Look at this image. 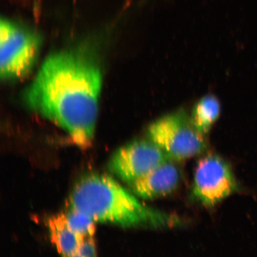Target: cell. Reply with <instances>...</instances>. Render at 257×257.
I'll return each mask as SVG.
<instances>
[{
  "instance_id": "cell-3",
  "label": "cell",
  "mask_w": 257,
  "mask_h": 257,
  "mask_svg": "<svg viewBox=\"0 0 257 257\" xmlns=\"http://www.w3.org/2000/svg\"><path fill=\"white\" fill-rule=\"evenodd\" d=\"M149 140L162 149L170 160H184L203 152L207 144L185 112L165 115L148 128Z\"/></svg>"
},
{
  "instance_id": "cell-8",
  "label": "cell",
  "mask_w": 257,
  "mask_h": 257,
  "mask_svg": "<svg viewBox=\"0 0 257 257\" xmlns=\"http://www.w3.org/2000/svg\"><path fill=\"white\" fill-rule=\"evenodd\" d=\"M48 226L51 242L62 257L78 252L82 238L70 229L65 214H58L50 218Z\"/></svg>"
},
{
  "instance_id": "cell-1",
  "label": "cell",
  "mask_w": 257,
  "mask_h": 257,
  "mask_svg": "<svg viewBox=\"0 0 257 257\" xmlns=\"http://www.w3.org/2000/svg\"><path fill=\"white\" fill-rule=\"evenodd\" d=\"M101 87V72L94 59L82 51H63L45 61L26 100L78 146L86 147L94 137Z\"/></svg>"
},
{
  "instance_id": "cell-12",
  "label": "cell",
  "mask_w": 257,
  "mask_h": 257,
  "mask_svg": "<svg viewBox=\"0 0 257 257\" xmlns=\"http://www.w3.org/2000/svg\"><path fill=\"white\" fill-rule=\"evenodd\" d=\"M63 257H82L81 256H80V255L79 254V253L77 252L75 253H73V254L72 255H70L69 256H63Z\"/></svg>"
},
{
  "instance_id": "cell-5",
  "label": "cell",
  "mask_w": 257,
  "mask_h": 257,
  "mask_svg": "<svg viewBox=\"0 0 257 257\" xmlns=\"http://www.w3.org/2000/svg\"><path fill=\"white\" fill-rule=\"evenodd\" d=\"M237 189L232 169L221 157L210 154L199 160L192 191L195 197L205 206H214Z\"/></svg>"
},
{
  "instance_id": "cell-10",
  "label": "cell",
  "mask_w": 257,
  "mask_h": 257,
  "mask_svg": "<svg viewBox=\"0 0 257 257\" xmlns=\"http://www.w3.org/2000/svg\"><path fill=\"white\" fill-rule=\"evenodd\" d=\"M65 217L70 229L81 238L94 235L95 221L88 215L72 208Z\"/></svg>"
},
{
  "instance_id": "cell-6",
  "label": "cell",
  "mask_w": 257,
  "mask_h": 257,
  "mask_svg": "<svg viewBox=\"0 0 257 257\" xmlns=\"http://www.w3.org/2000/svg\"><path fill=\"white\" fill-rule=\"evenodd\" d=\"M169 160L152 141L136 140L118 149L110 166L115 175L131 184Z\"/></svg>"
},
{
  "instance_id": "cell-7",
  "label": "cell",
  "mask_w": 257,
  "mask_h": 257,
  "mask_svg": "<svg viewBox=\"0 0 257 257\" xmlns=\"http://www.w3.org/2000/svg\"><path fill=\"white\" fill-rule=\"evenodd\" d=\"M172 160L167 161L130 185L135 194L146 200H153L175 191L180 181L179 169Z\"/></svg>"
},
{
  "instance_id": "cell-9",
  "label": "cell",
  "mask_w": 257,
  "mask_h": 257,
  "mask_svg": "<svg viewBox=\"0 0 257 257\" xmlns=\"http://www.w3.org/2000/svg\"><path fill=\"white\" fill-rule=\"evenodd\" d=\"M221 105L216 96H203L195 105L192 111L191 121L198 132L204 136L220 116Z\"/></svg>"
},
{
  "instance_id": "cell-2",
  "label": "cell",
  "mask_w": 257,
  "mask_h": 257,
  "mask_svg": "<svg viewBox=\"0 0 257 257\" xmlns=\"http://www.w3.org/2000/svg\"><path fill=\"white\" fill-rule=\"evenodd\" d=\"M71 207L97 222L123 227L165 226L176 218L141 203L110 177L90 175L80 180L70 197Z\"/></svg>"
},
{
  "instance_id": "cell-4",
  "label": "cell",
  "mask_w": 257,
  "mask_h": 257,
  "mask_svg": "<svg viewBox=\"0 0 257 257\" xmlns=\"http://www.w3.org/2000/svg\"><path fill=\"white\" fill-rule=\"evenodd\" d=\"M37 34L8 21L0 25V74L2 80L14 81L30 74L41 47Z\"/></svg>"
},
{
  "instance_id": "cell-11",
  "label": "cell",
  "mask_w": 257,
  "mask_h": 257,
  "mask_svg": "<svg viewBox=\"0 0 257 257\" xmlns=\"http://www.w3.org/2000/svg\"><path fill=\"white\" fill-rule=\"evenodd\" d=\"M78 252L82 257H96L95 244L92 237L82 239Z\"/></svg>"
}]
</instances>
